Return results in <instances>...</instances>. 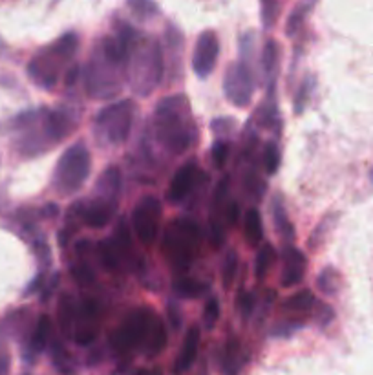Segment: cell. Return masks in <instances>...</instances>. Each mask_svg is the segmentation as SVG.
<instances>
[{
	"instance_id": "obj_22",
	"label": "cell",
	"mask_w": 373,
	"mask_h": 375,
	"mask_svg": "<svg viewBox=\"0 0 373 375\" xmlns=\"http://www.w3.org/2000/svg\"><path fill=\"white\" fill-rule=\"evenodd\" d=\"M75 313H77V308H75L72 296H63L59 304V324L64 335L74 333Z\"/></svg>"
},
{
	"instance_id": "obj_35",
	"label": "cell",
	"mask_w": 373,
	"mask_h": 375,
	"mask_svg": "<svg viewBox=\"0 0 373 375\" xmlns=\"http://www.w3.org/2000/svg\"><path fill=\"white\" fill-rule=\"evenodd\" d=\"M313 88V84H311V77L305 83H302V86H300V92L296 94V101H295V110L296 112H302V109L305 106V103H308V97H310V90Z\"/></svg>"
},
{
	"instance_id": "obj_39",
	"label": "cell",
	"mask_w": 373,
	"mask_h": 375,
	"mask_svg": "<svg viewBox=\"0 0 373 375\" xmlns=\"http://www.w3.org/2000/svg\"><path fill=\"white\" fill-rule=\"evenodd\" d=\"M10 372V357L8 353H0V375H8Z\"/></svg>"
},
{
	"instance_id": "obj_26",
	"label": "cell",
	"mask_w": 373,
	"mask_h": 375,
	"mask_svg": "<svg viewBox=\"0 0 373 375\" xmlns=\"http://www.w3.org/2000/svg\"><path fill=\"white\" fill-rule=\"evenodd\" d=\"M317 286L324 295H335L340 287V277L339 273L335 271L333 267H326L324 271L320 273L317 278Z\"/></svg>"
},
{
	"instance_id": "obj_14",
	"label": "cell",
	"mask_w": 373,
	"mask_h": 375,
	"mask_svg": "<svg viewBox=\"0 0 373 375\" xmlns=\"http://www.w3.org/2000/svg\"><path fill=\"white\" fill-rule=\"evenodd\" d=\"M246 365V353L238 339H229L218 356V370L221 375H240Z\"/></svg>"
},
{
	"instance_id": "obj_20",
	"label": "cell",
	"mask_w": 373,
	"mask_h": 375,
	"mask_svg": "<svg viewBox=\"0 0 373 375\" xmlns=\"http://www.w3.org/2000/svg\"><path fill=\"white\" fill-rule=\"evenodd\" d=\"M273 222H275V228L278 231V234L284 238L285 242H293L295 238V232H293V225H291L289 218H287V212H285L284 203L280 198H276L273 202Z\"/></svg>"
},
{
	"instance_id": "obj_28",
	"label": "cell",
	"mask_w": 373,
	"mask_h": 375,
	"mask_svg": "<svg viewBox=\"0 0 373 375\" xmlns=\"http://www.w3.org/2000/svg\"><path fill=\"white\" fill-rule=\"evenodd\" d=\"M236 269H238V255H236V251H229L225 260H223V267H221V280H223V287L225 289L232 286L236 277Z\"/></svg>"
},
{
	"instance_id": "obj_3",
	"label": "cell",
	"mask_w": 373,
	"mask_h": 375,
	"mask_svg": "<svg viewBox=\"0 0 373 375\" xmlns=\"http://www.w3.org/2000/svg\"><path fill=\"white\" fill-rule=\"evenodd\" d=\"M200 240L202 234L196 222L189 218H176L168 223L163 234V255L176 269L185 271L196 260L200 253Z\"/></svg>"
},
{
	"instance_id": "obj_17",
	"label": "cell",
	"mask_w": 373,
	"mask_h": 375,
	"mask_svg": "<svg viewBox=\"0 0 373 375\" xmlns=\"http://www.w3.org/2000/svg\"><path fill=\"white\" fill-rule=\"evenodd\" d=\"M113 209H116V203L109 202L104 198H99V200L90 202L88 205H84L83 211H81V218L88 228H104L112 220Z\"/></svg>"
},
{
	"instance_id": "obj_25",
	"label": "cell",
	"mask_w": 373,
	"mask_h": 375,
	"mask_svg": "<svg viewBox=\"0 0 373 375\" xmlns=\"http://www.w3.org/2000/svg\"><path fill=\"white\" fill-rule=\"evenodd\" d=\"M275 258L276 253L275 249H273V246H271V244H264L260 253L256 255V278H258V280H264V278L267 277V273H269Z\"/></svg>"
},
{
	"instance_id": "obj_1",
	"label": "cell",
	"mask_w": 373,
	"mask_h": 375,
	"mask_svg": "<svg viewBox=\"0 0 373 375\" xmlns=\"http://www.w3.org/2000/svg\"><path fill=\"white\" fill-rule=\"evenodd\" d=\"M113 348L121 356L143 351L147 357H157L167 348L168 335L163 321L148 308L130 311L112 337Z\"/></svg>"
},
{
	"instance_id": "obj_12",
	"label": "cell",
	"mask_w": 373,
	"mask_h": 375,
	"mask_svg": "<svg viewBox=\"0 0 373 375\" xmlns=\"http://www.w3.org/2000/svg\"><path fill=\"white\" fill-rule=\"evenodd\" d=\"M99 333V311L95 302L88 301L81 308H77L74 322V333L72 339L79 346H88L97 339Z\"/></svg>"
},
{
	"instance_id": "obj_24",
	"label": "cell",
	"mask_w": 373,
	"mask_h": 375,
	"mask_svg": "<svg viewBox=\"0 0 373 375\" xmlns=\"http://www.w3.org/2000/svg\"><path fill=\"white\" fill-rule=\"evenodd\" d=\"M244 229H246V240L249 242V246H258L262 237H264V231H262L260 212L256 211V209H251V211L246 214Z\"/></svg>"
},
{
	"instance_id": "obj_6",
	"label": "cell",
	"mask_w": 373,
	"mask_h": 375,
	"mask_svg": "<svg viewBox=\"0 0 373 375\" xmlns=\"http://www.w3.org/2000/svg\"><path fill=\"white\" fill-rule=\"evenodd\" d=\"M92 167L88 148L83 143H75L61 156L55 167V185L63 194L77 193L86 182Z\"/></svg>"
},
{
	"instance_id": "obj_40",
	"label": "cell",
	"mask_w": 373,
	"mask_h": 375,
	"mask_svg": "<svg viewBox=\"0 0 373 375\" xmlns=\"http://www.w3.org/2000/svg\"><path fill=\"white\" fill-rule=\"evenodd\" d=\"M138 375H161V370H159V368H154V370H145V372H139Z\"/></svg>"
},
{
	"instance_id": "obj_30",
	"label": "cell",
	"mask_w": 373,
	"mask_h": 375,
	"mask_svg": "<svg viewBox=\"0 0 373 375\" xmlns=\"http://www.w3.org/2000/svg\"><path fill=\"white\" fill-rule=\"evenodd\" d=\"M218 319H220V302H218V298H209L205 304V308H203V326L207 328V330H212V328L216 326Z\"/></svg>"
},
{
	"instance_id": "obj_34",
	"label": "cell",
	"mask_w": 373,
	"mask_h": 375,
	"mask_svg": "<svg viewBox=\"0 0 373 375\" xmlns=\"http://www.w3.org/2000/svg\"><path fill=\"white\" fill-rule=\"evenodd\" d=\"M262 11H264L265 28H271L273 20L276 19V0H262Z\"/></svg>"
},
{
	"instance_id": "obj_18",
	"label": "cell",
	"mask_w": 373,
	"mask_h": 375,
	"mask_svg": "<svg viewBox=\"0 0 373 375\" xmlns=\"http://www.w3.org/2000/svg\"><path fill=\"white\" fill-rule=\"evenodd\" d=\"M49 335H51V321H49V317H39L37 326H35L33 333L30 337V342H28V348H26V359L33 360L35 357L40 356L46 350V346H48Z\"/></svg>"
},
{
	"instance_id": "obj_9",
	"label": "cell",
	"mask_w": 373,
	"mask_h": 375,
	"mask_svg": "<svg viewBox=\"0 0 373 375\" xmlns=\"http://www.w3.org/2000/svg\"><path fill=\"white\" fill-rule=\"evenodd\" d=\"M223 90H225L227 99L240 109H246L251 103L255 81H253V72L246 61L235 63L227 68L225 77H223Z\"/></svg>"
},
{
	"instance_id": "obj_37",
	"label": "cell",
	"mask_w": 373,
	"mask_h": 375,
	"mask_svg": "<svg viewBox=\"0 0 373 375\" xmlns=\"http://www.w3.org/2000/svg\"><path fill=\"white\" fill-rule=\"evenodd\" d=\"M238 212H240V209H238V203L229 202V205H227V207H225V220H227V223H231V225H235V223L238 222Z\"/></svg>"
},
{
	"instance_id": "obj_16",
	"label": "cell",
	"mask_w": 373,
	"mask_h": 375,
	"mask_svg": "<svg viewBox=\"0 0 373 375\" xmlns=\"http://www.w3.org/2000/svg\"><path fill=\"white\" fill-rule=\"evenodd\" d=\"M198 350H200V328L192 326L186 331L185 341L182 344V350L177 353L176 362H174V374L183 375L191 370L192 365L196 362Z\"/></svg>"
},
{
	"instance_id": "obj_13",
	"label": "cell",
	"mask_w": 373,
	"mask_h": 375,
	"mask_svg": "<svg viewBox=\"0 0 373 375\" xmlns=\"http://www.w3.org/2000/svg\"><path fill=\"white\" fill-rule=\"evenodd\" d=\"M198 178H200V168L196 163H186L177 168V173L174 174L170 182V187H168V202L180 203L182 200H185L196 187Z\"/></svg>"
},
{
	"instance_id": "obj_2",
	"label": "cell",
	"mask_w": 373,
	"mask_h": 375,
	"mask_svg": "<svg viewBox=\"0 0 373 375\" xmlns=\"http://www.w3.org/2000/svg\"><path fill=\"white\" fill-rule=\"evenodd\" d=\"M156 136L163 147L172 154H182L192 147L196 129L191 115V106L185 95L165 97L156 106Z\"/></svg>"
},
{
	"instance_id": "obj_11",
	"label": "cell",
	"mask_w": 373,
	"mask_h": 375,
	"mask_svg": "<svg viewBox=\"0 0 373 375\" xmlns=\"http://www.w3.org/2000/svg\"><path fill=\"white\" fill-rule=\"evenodd\" d=\"M218 54H220V42L214 31L207 30L198 37L196 48L192 54V68L196 72L198 77H209L212 70L218 63Z\"/></svg>"
},
{
	"instance_id": "obj_5",
	"label": "cell",
	"mask_w": 373,
	"mask_h": 375,
	"mask_svg": "<svg viewBox=\"0 0 373 375\" xmlns=\"http://www.w3.org/2000/svg\"><path fill=\"white\" fill-rule=\"evenodd\" d=\"M132 65H130V83L136 94L148 95L156 88L163 75V55L157 42L132 48Z\"/></svg>"
},
{
	"instance_id": "obj_8",
	"label": "cell",
	"mask_w": 373,
	"mask_h": 375,
	"mask_svg": "<svg viewBox=\"0 0 373 375\" xmlns=\"http://www.w3.org/2000/svg\"><path fill=\"white\" fill-rule=\"evenodd\" d=\"M161 214V202L156 196H145L138 202L132 212V225L143 246H152L156 242Z\"/></svg>"
},
{
	"instance_id": "obj_23",
	"label": "cell",
	"mask_w": 373,
	"mask_h": 375,
	"mask_svg": "<svg viewBox=\"0 0 373 375\" xmlns=\"http://www.w3.org/2000/svg\"><path fill=\"white\" fill-rule=\"evenodd\" d=\"M317 0H302L296 4V8L293 10V13L287 19V24H285V33L295 35L299 31V28L304 24L305 17L310 15V11L313 10V6Z\"/></svg>"
},
{
	"instance_id": "obj_4",
	"label": "cell",
	"mask_w": 373,
	"mask_h": 375,
	"mask_svg": "<svg viewBox=\"0 0 373 375\" xmlns=\"http://www.w3.org/2000/svg\"><path fill=\"white\" fill-rule=\"evenodd\" d=\"M79 39L75 33H68L61 37L54 46H49L42 54H39L28 66L30 77L39 83V86L51 88L57 81L59 70L63 63L70 61L74 57L75 49H77Z\"/></svg>"
},
{
	"instance_id": "obj_32",
	"label": "cell",
	"mask_w": 373,
	"mask_h": 375,
	"mask_svg": "<svg viewBox=\"0 0 373 375\" xmlns=\"http://www.w3.org/2000/svg\"><path fill=\"white\" fill-rule=\"evenodd\" d=\"M227 156H229V145L225 141H216L214 147H212V161L218 168H221L225 165Z\"/></svg>"
},
{
	"instance_id": "obj_36",
	"label": "cell",
	"mask_w": 373,
	"mask_h": 375,
	"mask_svg": "<svg viewBox=\"0 0 373 375\" xmlns=\"http://www.w3.org/2000/svg\"><path fill=\"white\" fill-rule=\"evenodd\" d=\"M74 277L77 278L81 284H88V282L93 280V273L88 266H84L83 264V266L74 267Z\"/></svg>"
},
{
	"instance_id": "obj_21",
	"label": "cell",
	"mask_w": 373,
	"mask_h": 375,
	"mask_svg": "<svg viewBox=\"0 0 373 375\" xmlns=\"http://www.w3.org/2000/svg\"><path fill=\"white\" fill-rule=\"evenodd\" d=\"M276 63H278V46L275 40H267L262 49V70L269 84H273L276 77Z\"/></svg>"
},
{
	"instance_id": "obj_15",
	"label": "cell",
	"mask_w": 373,
	"mask_h": 375,
	"mask_svg": "<svg viewBox=\"0 0 373 375\" xmlns=\"http://www.w3.org/2000/svg\"><path fill=\"white\" fill-rule=\"evenodd\" d=\"M305 273V257L295 247H285L284 267H282V286L293 287L302 282Z\"/></svg>"
},
{
	"instance_id": "obj_33",
	"label": "cell",
	"mask_w": 373,
	"mask_h": 375,
	"mask_svg": "<svg viewBox=\"0 0 373 375\" xmlns=\"http://www.w3.org/2000/svg\"><path fill=\"white\" fill-rule=\"evenodd\" d=\"M128 4L134 10V13H138L141 17H150L156 13L152 0H128Z\"/></svg>"
},
{
	"instance_id": "obj_31",
	"label": "cell",
	"mask_w": 373,
	"mask_h": 375,
	"mask_svg": "<svg viewBox=\"0 0 373 375\" xmlns=\"http://www.w3.org/2000/svg\"><path fill=\"white\" fill-rule=\"evenodd\" d=\"M264 163H265V170L267 174H276L280 167V150L275 143H267L264 152Z\"/></svg>"
},
{
	"instance_id": "obj_38",
	"label": "cell",
	"mask_w": 373,
	"mask_h": 375,
	"mask_svg": "<svg viewBox=\"0 0 373 375\" xmlns=\"http://www.w3.org/2000/svg\"><path fill=\"white\" fill-rule=\"evenodd\" d=\"M240 308H241V313L246 317L251 315V311H253V308H255V295H246L240 298Z\"/></svg>"
},
{
	"instance_id": "obj_19",
	"label": "cell",
	"mask_w": 373,
	"mask_h": 375,
	"mask_svg": "<svg viewBox=\"0 0 373 375\" xmlns=\"http://www.w3.org/2000/svg\"><path fill=\"white\" fill-rule=\"evenodd\" d=\"M97 191L101 198L116 203L119 191H121V173H119L118 167H109L104 170L103 176L97 182Z\"/></svg>"
},
{
	"instance_id": "obj_7",
	"label": "cell",
	"mask_w": 373,
	"mask_h": 375,
	"mask_svg": "<svg viewBox=\"0 0 373 375\" xmlns=\"http://www.w3.org/2000/svg\"><path fill=\"white\" fill-rule=\"evenodd\" d=\"M134 103L119 101L99 112L95 119V130L103 139L112 145H121L127 141L134 119Z\"/></svg>"
},
{
	"instance_id": "obj_29",
	"label": "cell",
	"mask_w": 373,
	"mask_h": 375,
	"mask_svg": "<svg viewBox=\"0 0 373 375\" xmlns=\"http://www.w3.org/2000/svg\"><path fill=\"white\" fill-rule=\"evenodd\" d=\"M176 292L185 298H198L203 293V284L192 278H182L176 282Z\"/></svg>"
},
{
	"instance_id": "obj_27",
	"label": "cell",
	"mask_w": 373,
	"mask_h": 375,
	"mask_svg": "<svg viewBox=\"0 0 373 375\" xmlns=\"http://www.w3.org/2000/svg\"><path fill=\"white\" fill-rule=\"evenodd\" d=\"M315 306V296L310 289H302L285 301V308L291 311H308Z\"/></svg>"
},
{
	"instance_id": "obj_10",
	"label": "cell",
	"mask_w": 373,
	"mask_h": 375,
	"mask_svg": "<svg viewBox=\"0 0 373 375\" xmlns=\"http://www.w3.org/2000/svg\"><path fill=\"white\" fill-rule=\"evenodd\" d=\"M119 68L118 65H113L112 61H109L103 55V51L99 54V57H93L92 65H90L88 72H86V86H88L90 95H99V97H109V95L118 92V84L116 77L112 74Z\"/></svg>"
}]
</instances>
